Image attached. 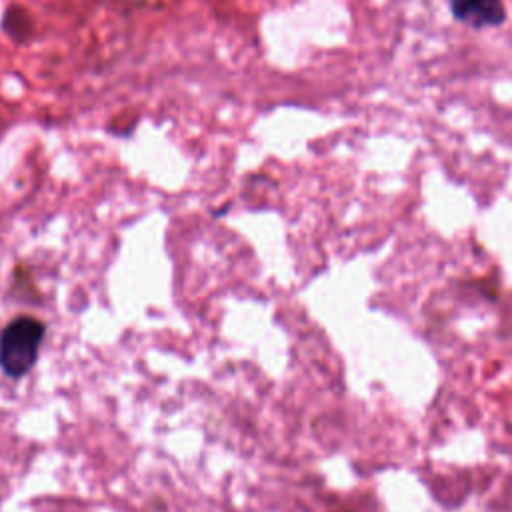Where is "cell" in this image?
<instances>
[{
  "label": "cell",
  "mask_w": 512,
  "mask_h": 512,
  "mask_svg": "<svg viewBox=\"0 0 512 512\" xmlns=\"http://www.w3.org/2000/svg\"><path fill=\"white\" fill-rule=\"evenodd\" d=\"M44 324L32 316L12 320L0 334V368L10 378L24 376L38 358Z\"/></svg>",
  "instance_id": "cell-1"
},
{
  "label": "cell",
  "mask_w": 512,
  "mask_h": 512,
  "mask_svg": "<svg viewBox=\"0 0 512 512\" xmlns=\"http://www.w3.org/2000/svg\"><path fill=\"white\" fill-rule=\"evenodd\" d=\"M450 12L454 20L472 28H496L508 18L504 0H450Z\"/></svg>",
  "instance_id": "cell-2"
},
{
  "label": "cell",
  "mask_w": 512,
  "mask_h": 512,
  "mask_svg": "<svg viewBox=\"0 0 512 512\" xmlns=\"http://www.w3.org/2000/svg\"><path fill=\"white\" fill-rule=\"evenodd\" d=\"M16 10L10 8L4 16V30L10 36H24L28 32V26H24V22H28V16L20 10L18 14H14Z\"/></svg>",
  "instance_id": "cell-3"
}]
</instances>
